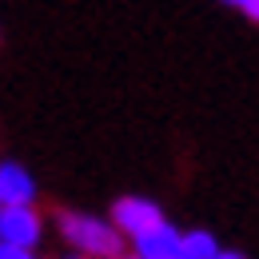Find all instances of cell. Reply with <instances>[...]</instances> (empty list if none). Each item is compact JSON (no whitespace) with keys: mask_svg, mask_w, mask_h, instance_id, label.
I'll list each match as a JSON object with an SVG mask.
<instances>
[{"mask_svg":"<svg viewBox=\"0 0 259 259\" xmlns=\"http://www.w3.org/2000/svg\"><path fill=\"white\" fill-rule=\"evenodd\" d=\"M56 224H60V235L76 247V255H88V259H120L124 255V235L112 227V220L60 211Z\"/></svg>","mask_w":259,"mask_h":259,"instance_id":"cell-1","label":"cell"},{"mask_svg":"<svg viewBox=\"0 0 259 259\" xmlns=\"http://www.w3.org/2000/svg\"><path fill=\"white\" fill-rule=\"evenodd\" d=\"M160 224H167V220H163V211L152 199L124 195V199H116V207H112V227H116L120 235H132V239H140L144 231H152V227H160Z\"/></svg>","mask_w":259,"mask_h":259,"instance_id":"cell-2","label":"cell"},{"mask_svg":"<svg viewBox=\"0 0 259 259\" xmlns=\"http://www.w3.org/2000/svg\"><path fill=\"white\" fill-rule=\"evenodd\" d=\"M40 235H44V224H40L36 207H0V243L32 251Z\"/></svg>","mask_w":259,"mask_h":259,"instance_id":"cell-3","label":"cell"},{"mask_svg":"<svg viewBox=\"0 0 259 259\" xmlns=\"http://www.w3.org/2000/svg\"><path fill=\"white\" fill-rule=\"evenodd\" d=\"M36 180L16 160H0V207H32Z\"/></svg>","mask_w":259,"mask_h":259,"instance_id":"cell-4","label":"cell"},{"mask_svg":"<svg viewBox=\"0 0 259 259\" xmlns=\"http://www.w3.org/2000/svg\"><path fill=\"white\" fill-rule=\"evenodd\" d=\"M180 239L184 235L171 224H160L136 239V255L140 259H180Z\"/></svg>","mask_w":259,"mask_h":259,"instance_id":"cell-5","label":"cell"},{"mask_svg":"<svg viewBox=\"0 0 259 259\" xmlns=\"http://www.w3.org/2000/svg\"><path fill=\"white\" fill-rule=\"evenodd\" d=\"M220 255V243L211 231H188L180 239V259H215Z\"/></svg>","mask_w":259,"mask_h":259,"instance_id":"cell-6","label":"cell"},{"mask_svg":"<svg viewBox=\"0 0 259 259\" xmlns=\"http://www.w3.org/2000/svg\"><path fill=\"white\" fill-rule=\"evenodd\" d=\"M0 259H36L32 251H24V247H8V243H0Z\"/></svg>","mask_w":259,"mask_h":259,"instance_id":"cell-7","label":"cell"},{"mask_svg":"<svg viewBox=\"0 0 259 259\" xmlns=\"http://www.w3.org/2000/svg\"><path fill=\"white\" fill-rule=\"evenodd\" d=\"M243 12H247V16L259 24V0H247V4H243Z\"/></svg>","mask_w":259,"mask_h":259,"instance_id":"cell-8","label":"cell"},{"mask_svg":"<svg viewBox=\"0 0 259 259\" xmlns=\"http://www.w3.org/2000/svg\"><path fill=\"white\" fill-rule=\"evenodd\" d=\"M215 259H247V255H243V251H220Z\"/></svg>","mask_w":259,"mask_h":259,"instance_id":"cell-9","label":"cell"},{"mask_svg":"<svg viewBox=\"0 0 259 259\" xmlns=\"http://www.w3.org/2000/svg\"><path fill=\"white\" fill-rule=\"evenodd\" d=\"M224 4H235V8H243V4H247V0H224Z\"/></svg>","mask_w":259,"mask_h":259,"instance_id":"cell-10","label":"cell"},{"mask_svg":"<svg viewBox=\"0 0 259 259\" xmlns=\"http://www.w3.org/2000/svg\"><path fill=\"white\" fill-rule=\"evenodd\" d=\"M64 259H88V255H64Z\"/></svg>","mask_w":259,"mask_h":259,"instance_id":"cell-11","label":"cell"},{"mask_svg":"<svg viewBox=\"0 0 259 259\" xmlns=\"http://www.w3.org/2000/svg\"><path fill=\"white\" fill-rule=\"evenodd\" d=\"M120 259H140V255H120Z\"/></svg>","mask_w":259,"mask_h":259,"instance_id":"cell-12","label":"cell"}]
</instances>
